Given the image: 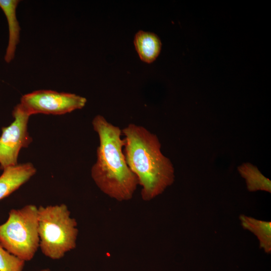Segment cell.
<instances>
[{"label":"cell","mask_w":271,"mask_h":271,"mask_svg":"<svg viewBox=\"0 0 271 271\" xmlns=\"http://www.w3.org/2000/svg\"><path fill=\"white\" fill-rule=\"evenodd\" d=\"M122 133L126 162L142 187V199L150 201L173 183V165L162 153L157 136L145 127L130 123L122 129Z\"/></svg>","instance_id":"obj_1"},{"label":"cell","mask_w":271,"mask_h":271,"mask_svg":"<svg viewBox=\"0 0 271 271\" xmlns=\"http://www.w3.org/2000/svg\"><path fill=\"white\" fill-rule=\"evenodd\" d=\"M92 124L98 136L97 160L91 177L104 194L117 201L130 199L139 185L137 176L128 167L123 152L125 144L122 130L97 115Z\"/></svg>","instance_id":"obj_2"},{"label":"cell","mask_w":271,"mask_h":271,"mask_svg":"<svg viewBox=\"0 0 271 271\" xmlns=\"http://www.w3.org/2000/svg\"><path fill=\"white\" fill-rule=\"evenodd\" d=\"M38 211L39 248L46 256L59 259L76 247L77 222L64 204L40 206Z\"/></svg>","instance_id":"obj_3"},{"label":"cell","mask_w":271,"mask_h":271,"mask_svg":"<svg viewBox=\"0 0 271 271\" xmlns=\"http://www.w3.org/2000/svg\"><path fill=\"white\" fill-rule=\"evenodd\" d=\"M0 244L25 261L33 259L40 245L36 205L29 204L10 210L7 221L0 225Z\"/></svg>","instance_id":"obj_4"},{"label":"cell","mask_w":271,"mask_h":271,"mask_svg":"<svg viewBox=\"0 0 271 271\" xmlns=\"http://www.w3.org/2000/svg\"><path fill=\"white\" fill-rule=\"evenodd\" d=\"M85 97L69 93L40 90L24 95L17 105L29 115L43 113L61 115L83 108Z\"/></svg>","instance_id":"obj_5"},{"label":"cell","mask_w":271,"mask_h":271,"mask_svg":"<svg viewBox=\"0 0 271 271\" xmlns=\"http://www.w3.org/2000/svg\"><path fill=\"white\" fill-rule=\"evenodd\" d=\"M15 118L8 126L2 128L0 136V167L4 169L18 165L19 153L32 141L27 125L30 116L17 105L13 111Z\"/></svg>","instance_id":"obj_6"},{"label":"cell","mask_w":271,"mask_h":271,"mask_svg":"<svg viewBox=\"0 0 271 271\" xmlns=\"http://www.w3.org/2000/svg\"><path fill=\"white\" fill-rule=\"evenodd\" d=\"M3 170L0 176V200L18 189L36 172L34 166L29 163L9 167Z\"/></svg>","instance_id":"obj_7"},{"label":"cell","mask_w":271,"mask_h":271,"mask_svg":"<svg viewBox=\"0 0 271 271\" xmlns=\"http://www.w3.org/2000/svg\"><path fill=\"white\" fill-rule=\"evenodd\" d=\"M19 1L0 0V8L3 11L9 25V43L5 60L10 63L15 57L17 45L19 42L20 27L16 17V8Z\"/></svg>","instance_id":"obj_8"},{"label":"cell","mask_w":271,"mask_h":271,"mask_svg":"<svg viewBox=\"0 0 271 271\" xmlns=\"http://www.w3.org/2000/svg\"><path fill=\"white\" fill-rule=\"evenodd\" d=\"M134 44L140 59L151 63L159 56L162 47L160 39L154 33L139 31L135 35Z\"/></svg>","instance_id":"obj_9"},{"label":"cell","mask_w":271,"mask_h":271,"mask_svg":"<svg viewBox=\"0 0 271 271\" xmlns=\"http://www.w3.org/2000/svg\"><path fill=\"white\" fill-rule=\"evenodd\" d=\"M239 219L243 228L254 234L259 241L260 248L267 253L271 252V222L256 219L241 214Z\"/></svg>","instance_id":"obj_10"},{"label":"cell","mask_w":271,"mask_h":271,"mask_svg":"<svg viewBox=\"0 0 271 271\" xmlns=\"http://www.w3.org/2000/svg\"><path fill=\"white\" fill-rule=\"evenodd\" d=\"M240 175L245 179L249 191L258 190L271 192V182L264 176L257 167L250 163H244L238 167Z\"/></svg>","instance_id":"obj_11"},{"label":"cell","mask_w":271,"mask_h":271,"mask_svg":"<svg viewBox=\"0 0 271 271\" xmlns=\"http://www.w3.org/2000/svg\"><path fill=\"white\" fill-rule=\"evenodd\" d=\"M25 261L5 249L0 244V271H23Z\"/></svg>","instance_id":"obj_12"},{"label":"cell","mask_w":271,"mask_h":271,"mask_svg":"<svg viewBox=\"0 0 271 271\" xmlns=\"http://www.w3.org/2000/svg\"><path fill=\"white\" fill-rule=\"evenodd\" d=\"M41 271H51V270L49 268H45V269H42Z\"/></svg>","instance_id":"obj_13"}]
</instances>
